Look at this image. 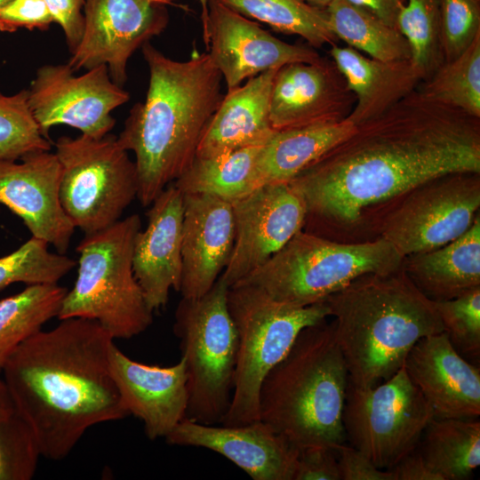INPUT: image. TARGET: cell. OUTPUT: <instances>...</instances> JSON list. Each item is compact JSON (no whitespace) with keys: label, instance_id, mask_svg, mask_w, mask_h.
<instances>
[{"label":"cell","instance_id":"obj_30","mask_svg":"<svg viewBox=\"0 0 480 480\" xmlns=\"http://www.w3.org/2000/svg\"><path fill=\"white\" fill-rule=\"evenodd\" d=\"M325 10L333 34L347 46L379 60H410L408 44L396 28L347 0H332Z\"/></svg>","mask_w":480,"mask_h":480},{"label":"cell","instance_id":"obj_34","mask_svg":"<svg viewBox=\"0 0 480 480\" xmlns=\"http://www.w3.org/2000/svg\"><path fill=\"white\" fill-rule=\"evenodd\" d=\"M396 28L410 49V61L421 82L444 62L439 0H406L396 18Z\"/></svg>","mask_w":480,"mask_h":480},{"label":"cell","instance_id":"obj_11","mask_svg":"<svg viewBox=\"0 0 480 480\" xmlns=\"http://www.w3.org/2000/svg\"><path fill=\"white\" fill-rule=\"evenodd\" d=\"M433 418L404 367L372 387L348 380L342 418L346 440L379 468L390 469L415 450Z\"/></svg>","mask_w":480,"mask_h":480},{"label":"cell","instance_id":"obj_36","mask_svg":"<svg viewBox=\"0 0 480 480\" xmlns=\"http://www.w3.org/2000/svg\"><path fill=\"white\" fill-rule=\"evenodd\" d=\"M45 241L31 236L14 252L0 258V290L15 283L58 284L76 266L66 254L49 250Z\"/></svg>","mask_w":480,"mask_h":480},{"label":"cell","instance_id":"obj_43","mask_svg":"<svg viewBox=\"0 0 480 480\" xmlns=\"http://www.w3.org/2000/svg\"><path fill=\"white\" fill-rule=\"evenodd\" d=\"M44 2L53 22L61 28L68 47L72 52L82 37L85 0H44Z\"/></svg>","mask_w":480,"mask_h":480},{"label":"cell","instance_id":"obj_23","mask_svg":"<svg viewBox=\"0 0 480 480\" xmlns=\"http://www.w3.org/2000/svg\"><path fill=\"white\" fill-rule=\"evenodd\" d=\"M150 205L147 227L135 237L132 269L154 312L180 286L183 194L171 183Z\"/></svg>","mask_w":480,"mask_h":480},{"label":"cell","instance_id":"obj_33","mask_svg":"<svg viewBox=\"0 0 480 480\" xmlns=\"http://www.w3.org/2000/svg\"><path fill=\"white\" fill-rule=\"evenodd\" d=\"M416 90L431 100L480 118V36L460 55L444 61Z\"/></svg>","mask_w":480,"mask_h":480},{"label":"cell","instance_id":"obj_3","mask_svg":"<svg viewBox=\"0 0 480 480\" xmlns=\"http://www.w3.org/2000/svg\"><path fill=\"white\" fill-rule=\"evenodd\" d=\"M141 50L149 71L147 95L131 108L117 140L134 153L137 198L149 206L193 163L224 94L208 52L175 60L149 42Z\"/></svg>","mask_w":480,"mask_h":480},{"label":"cell","instance_id":"obj_18","mask_svg":"<svg viewBox=\"0 0 480 480\" xmlns=\"http://www.w3.org/2000/svg\"><path fill=\"white\" fill-rule=\"evenodd\" d=\"M356 98L332 59L292 62L274 76L269 116L275 130L337 123L350 114Z\"/></svg>","mask_w":480,"mask_h":480},{"label":"cell","instance_id":"obj_31","mask_svg":"<svg viewBox=\"0 0 480 480\" xmlns=\"http://www.w3.org/2000/svg\"><path fill=\"white\" fill-rule=\"evenodd\" d=\"M67 292L58 284H30L0 300V368L16 347L58 316Z\"/></svg>","mask_w":480,"mask_h":480},{"label":"cell","instance_id":"obj_46","mask_svg":"<svg viewBox=\"0 0 480 480\" xmlns=\"http://www.w3.org/2000/svg\"><path fill=\"white\" fill-rule=\"evenodd\" d=\"M157 4H163V5H169L172 4V0H154ZM201 4V20L203 24V31L205 29L208 20V5H209V0H198Z\"/></svg>","mask_w":480,"mask_h":480},{"label":"cell","instance_id":"obj_47","mask_svg":"<svg viewBox=\"0 0 480 480\" xmlns=\"http://www.w3.org/2000/svg\"><path fill=\"white\" fill-rule=\"evenodd\" d=\"M308 4L321 8L326 9L332 0H305Z\"/></svg>","mask_w":480,"mask_h":480},{"label":"cell","instance_id":"obj_5","mask_svg":"<svg viewBox=\"0 0 480 480\" xmlns=\"http://www.w3.org/2000/svg\"><path fill=\"white\" fill-rule=\"evenodd\" d=\"M348 368L333 322L303 329L267 374L259 394L260 420L293 447L335 449L346 441L343 411Z\"/></svg>","mask_w":480,"mask_h":480},{"label":"cell","instance_id":"obj_16","mask_svg":"<svg viewBox=\"0 0 480 480\" xmlns=\"http://www.w3.org/2000/svg\"><path fill=\"white\" fill-rule=\"evenodd\" d=\"M203 38L227 92L262 72L321 56L312 46L284 42L219 0H209Z\"/></svg>","mask_w":480,"mask_h":480},{"label":"cell","instance_id":"obj_9","mask_svg":"<svg viewBox=\"0 0 480 480\" xmlns=\"http://www.w3.org/2000/svg\"><path fill=\"white\" fill-rule=\"evenodd\" d=\"M229 286L220 277L198 298H182L173 332L180 340L188 386L186 418L220 424L229 408L237 358V333L228 306Z\"/></svg>","mask_w":480,"mask_h":480},{"label":"cell","instance_id":"obj_44","mask_svg":"<svg viewBox=\"0 0 480 480\" xmlns=\"http://www.w3.org/2000/svg\"><path fill=\"white\" fill-rule=\"evenodd\" d=\"M389 470L394 480H442L427 465L417 448L404 457Z\"/></svg>","mask_w":480,"mask_h":480},{"label":"cell","instance_id":"obj_32","mask_svg":"<svg viewBox=\"0 0 480 480\" xmlns=\"http://www.w3.org/2000/svg\"><path fill=\"white\" fill-rule=\"evenodd\" d=\"M246 18L266 23L275 30L298 35L313 48L335 44L337 37L325 9L305 0H219Z\"/></svg>","mask_w":480,"mask_h":480},{"label":"cell","instance_id":"obj_14","mask_svg":"<svg viewBox=\"0 0 480 480\" xmlns=\"http://www.w3.org/2000/svg\"><path fill=\"white\" fill-rule=\"evenodd\" d=\"M84 19L68 64L75 72L106 65L112 81L123 87L129 59L166 28L169 13L154 0H85Z\"/></svg>","mask_w":480,"mask_h":480},{"label":"cell","instance_id":"obj_38","mask_svg":"<svg viewBox=\"0 0 480 480\" xmlns=\"http://www.w3.org/2000/svg\"><path fill=\"white\" fill-rule=\"evenodd\" d=\"M452 347L476 364L480 357V287L455 299L434 301Z\"/></svg>","mask_w":480,"mask_h":480},{"label":"cell","instance_id":"obj_29","mask_svg":"<svg viewBox=\"0 0 480 480\" xmlns=\"http://www.w3.org/2000/svg\"><path fill=\"white\" fill-rule=\"evenodd\" d=\"M260 147L221 156L196 157L172 184L182 194H206L230 203L259 188L256 164Z\"/></svg>","mask_w":480,"mask_h":480},{"label":"cell","instance_id":"obj_15","mask_svg":"<svg viewBox=\"0 0 480 480\" xmlns=\"http://www.w3.org/2000/svg\"><path fill=\"white\" fill-rule=\"evenodd\" d=\"M235 243L220 277L231 286L266 263L303 229L306 209L289 182L262 185L231 203Z\"/></svg>","mask_w":480,"mask_h":480},{"label":"cell","instance_id":"obj_4","mask_svg":"<svg viewBox=\"0 0 480 480\" xmlns=\"http://www.w3.org/2000/svg\"><path fill=\"white\" fill-rule=\"evenodd\" d=\"M334 317V333L348 380L368 388L400 370L422 338L444 332L435 303L403 267L364 274L324 301Z\"/></svg>","mask_w":480,"mask_h":480},{"label":"cell","instance_id":"obj_20","mask_svg":"<svg viewBox=\"0 0 480 480\" xmlns=\"http://www.w3.org/2000/svg\"><path fill=\"white\" fill-rule=\"evenodd\" d=\"M235 243L232 204L206 194H183L182 298L206 293L227 268Z\"/></svg>","mask_w":480,"mask_h":480},{"label":"cell","instance_id":"obj_45","mask_svg":"<svg viewBox=\"0 0 480 480\" xmlns=\"http://www.w3.org/2000/svg\"><path fill=\"white\" fill-rule=\"evenodd\" d=\"M376 16L388 25L396 28V18L406 0H347Z\"/></svg>","mask_w":480,"mask_h":480},{"label":"cell","instance_id":"obj_35","mask_svg":"<svg viewBox=\"0 0 480 480\" xmlns=\"http://www.w3.org/2000/svg\"><path fill=\"white\" fill-rule=\"evenodd\" d=\"M42 457L33 430L9 394L0 399V480H30Z\"/></svg>","mask_w":480,"mask_h":480},{"label":"cell","instance_id":"obj_8","mask_svg":"<svg viewBox=\"0 0 480 480\" xmlns=\"http://www.w3.org/2000/svg\"><path fill=\"white\" fill-rule=\"evenodd\" d=\"M228 306L237 333V358L231 403L220 424L237 426L260 420L259 394L265 377L300 332L330 312L324 301L293 307L243 284L229 286Z\"/></svg>","mask_w":480,"mask_h":480},{"label":"cell","instance_id":"obj_40","mask_svg":"<svg viewBox=\"0 0 480 480\" xmlns=\"http://www.w3.org/2000/svg\"><path fill=\"white\" fill-rule=\"evenodd\" d=\"M53 22L44 0H12L0 9V31L45 30Z\"/></svg>","mask_w":480,"mask_h":480},{"label":"cell","instance_id":"obj_27","mask_svg":"<svg viewBox=\"0 0 480 480\" xmlns=\"http://www.w3.org/2000/svg\"><path fill=\"white\" fill-rule=\"evenodd\" d=\"M354 129V124L343 120L276 131L259 152V186L291 181Z\"/></svg>","mask_w":480,"mask_h":480},{"label":"cell","instance_id":"obj_37","mask_svg":"<svg viewBox=\"0 0 480 480\" xmlns=\"http://www.w3.org/2000/svg\"><path fill=\"white\" fill-rule=\"evenodd\" d=\"M33 116L28 90L12 95L0 91V159L20 160L26 155L51 150Z\"/></svg>","mask_w":480,"mask_h":480},{"label":"cell","instance_id":"obj_6","mask_svg":"<svg viewBox=\"0 0 480 480\" xmlns=\"http://www.w3.org/2000/svg\"><path fill=\"white\" fill-rule=\"evenodd\" d=\"M141 219L132 214L112 226L84 235L76 247L77 277L63 298L58 318L92 319L116 339H131L153 322L132 269L135 237Z\"/></svg>","mask_w":480,"mask_h":480},{"label":"cell","instance_id":"obj_2","mask_svg":"<svg viewBox=\"0 0 480 480\" xmlns=\"http://www.w3.org/2000/svg\"><path fill=\"white\" fill-rule=\"evenodd\" d=\"M114 339L94 320L61 319L16 347L0 371L42 457L60 460L92 427L129 415L109 369Z\"/></svg>","mask_w":480,"mask_h":480},{"label":"cell","instance_id":"obj_41","mask_svg":"<svg viewBox=\"0 0 480 480\" xmlns=\"http://www.w3.org/2000/svg\"><path fill=\"white\" fill-rule=\"evenodd\" d=\"M292 480H340L335 451L327 447L299 450Z\"/></svg>","mask_w":480,"mask_h":480},{"label":"cell","instance_id":"obj_1","mask_svg":"<svg viewBox=\"0 0 480 480\" xmlns=\"http://www.w3.org/2000/svg\"><path fill=\"white\" fill-rule=\"evenodd\" d=\"M465 172H480V118L415 90L289 183L305 205L302 230L356 243L379 237L385 217L418 186Z\"/></svg>","mask_w":480,"mask_h":480},{"label":"cell","instance_id":"obj_28","mask_svg":"<svg viewBox=\"0 0 480 480\" xmlns=\"http://www.w3.org/2000/svg\"><path fill=\"white\" fill-rule=\"evenodd\" d=\"M417 450L442 480H468L480 465L478 418H433Z\"/></svg>","mask_w":480,"mask_h":480},{"label":"cell","instance_id":"obj_39","mask_svg":"<svg viewBox=\"0 0 480 480\" xmlns=\"http://www.w3.org/2000/svg\"><path fill=\"white\" fill-rule=\"evenodd\" d=\"M444 61L460 55L480 36V0H439Z\"/></svg>","mask_w":480,"mask_h":480},{"label":"cell","instance_id":"obj_13","mask_svg":"<svg viewBox=\"0 0 480 480\" xmlns=\"http://www.w3.org/2000/svg\"><path fill=\"white\" fill-rule=\"evenodd\" d=\"M67 64H46L37 68L28 90V101L42 134L68 125L81 134L101 138L113 129L114 109L125 104L130 94L114 83L106 65L76 76Z\"/></svg>","mask_w":480,"mask_h":480},{"label":"cell","instance_id":"obj_22","mask_svg":"<svg viewBox=\"0 0 480 480\" xmlns=\"http://www.w3.org/2000/svg\"><path fill=\"white\" fill-rule=\"evenodd\" d=\"M403 367L435 418H478L480 369L464 358L443 332L420 339Z\"/></svg>","mask_w":480,"mask_h":480},{"label":"cell","instance_id":"obj_25","mask_svg":"<svg viewBox=\"0 0 480 480\" xmlns=\"http://www.w3.org/2000/svg\"><path fill=\"white\" fill-rule=\"evenodd\" d=\"M330 56L356 98L345 119L354 125L382 114L421 83L410 60H379L337 44L332 45Z\"/></svg>","mask_w":480,"mask_h":480},{"label":"cell","instance_id":"obj_21","mask_svg":"<svg viewBox=\"0 0 480 480\" xmlns=\"http://www.w3.org/2000/svg\"><path fill=\"white\" fill-rule=\"evenodd\" d=\"M109 369L126 411L142 421L150 440L165 438L186 418L188 394L181 357L171 366L146 364L113 343Z\"/></svg>","mask_w":480,"mask_h":480},{"label":"cell","instance_id":"obj_7","mask_svg":"<svg viewBox=\"0 0 480 480\" xmlns=\"http://www.w3.org/2000/svg\"><path fill=\"white\" fill-rule=\"evenodd\" d=\"M403 260L382 237L348 243L300 230L266 263L236 284L257 287L286 305L307 307L324 301L364 274L397 270Z\"/></svg>","mask_w":480,"mask_h":480},{"label":"cell","instance_id":"obj_19","mask_svg":"<svg viewBox=\"0 0 480 480\" xmlns=\"http://www.w3.org/2000/svg\"><path fill=\"white\" fill-rule=\"evenodd\" d=\"M225 457L253 480H292L299 450L261 420L237 426L182 420L164 438Z\"/></svg>","mask_w":480,"mask_h":480},{"label":"cell","instance_id":"obj_24","mask_svg":"<svg viewBox=\"0 0 480 480\" xmlns=\"http://www.w3.org/2000/svg\"><path fill=\"white\" fill-rule=\"evenodd\" d=\"M277 69L252 76L223 95L200 140L196 157H214L267 143L276 131L270 121L269 101Z\"/></svg>","mask_w":480,"mask_h":480},{"label":"cell","instance_id":"obj_48","mask_svg":"<svg viewBox=\"0 0 480 480\" xmlns=\"http://www.w3.org/2000/svg\"><path fill=\"white\" fill-rule=\"evenodd\" d=\"M7 389L2 378H0V399L7 395Z\"/></svg>","mask_w":480,"mask_h":480},{"label":"cell","instance_id":"obj_10","mask_svg":"<svg viewBox=\"0 0 480 480\" xmlns=\"http://www.w3.org/2000/svg\"><path fill=\"white\" fill-rule=\"evenodd\" d=\"M54 146L61 168L60 201L74 226L89 235L120 220L137 198L139 180L117 136H61Z\"/></svg>","mask_w":480,"mask_h":480},{"label":"cell","instance_id":"obj_42","mask_svg":"<svg viewBox=\"0 0 480 480\" xmlns=\"http://www.w3.org/2000/svg\"><path fill=\"white\" fill-rule=\"evenodd\" d=\"M340 480H394L389 469L379 468L364 452L340 444L334 449Z\"/></svg>","mask_w":480,"mask_h":480},{"label":"cell","instance_id":"obj_12","mask_svg":"<svg viewBox=\"0 0 480 480\" xmlns=\"http://www.w3.org/2000/svg\"><path fill=\"white\" fill-rule=\"evenodd\" d=\"M480 172H452L407 194L382 220L379 237L403 256L439 248L463 235L479 214Z\"/></svg>","mask_w":480,"mask_h":480},{"label":"cell","instance_id":"obj_49","mask_svg":"<svg viewBox=\"0 0 480 480\" xmlns=\"http://www.w3.org/2000/svg\"><path fill=\"white\" fill-rule=\"evenodd\" d=\"M12 0H0V9L7 4Z\"/></svg>","mask_w":480,"mask_h":480},{"label":"cell","instance_id":"obj_26","mask_svg":"<svg viewBox=\"0 0 480 480\" xmlns=\"http://www.w3.org/2000/svg\"><path fill=\"white\" fill-rule=\"evenodd\" d=\"M402 267L433 301L455 299L480 287V214L463 235L439 248L404 257Z\"/></svg>","mask_w":480,"mask_h":480},{"label":"cell","instance_id":"obj_17","mask_svg":"<svg viewBox=\"0 0 480 480\" xmlns=\"http://www.w3.org/2000/svg\"><path fill=\"white\" fill-rule=\"evenodd\" d=\"M0 159V204L19 216L31 236L66 254L76 227L60 201L61 168L55 153Z\"/></svg>","mask_w":480,"mask_h":480}]
</instances>
